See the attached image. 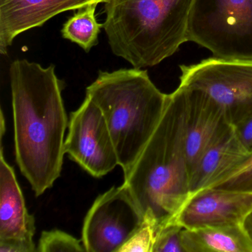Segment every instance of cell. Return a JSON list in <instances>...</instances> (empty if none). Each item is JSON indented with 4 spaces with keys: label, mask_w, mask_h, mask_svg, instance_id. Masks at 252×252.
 <instances>
[{
    "label": "cell",
    "mask_w": 252,
    "mask_h": 252,
    "mask_svg": "<svg viewBox=\"0 0 252 252\" xmlns=\"http://www.w3.org/2000/svg\"><path fill=\"white\" fill-rule=\"evenodd\" d=\"M16 160L22 174L40 196L60 178L68 120L63 81L55 66L26 60L10 66Z\"/></svg>",
    "instance_id": "cell-1"
},
{
    "label": "cell",
    "mask_w": 252,
    "mask_h": 252,
    "mask_svg": "<svg viewBox=\"0 0 252 252\" xmlns=\"http://www.w3.org/2000/svg\"><path fill=\"white\" fill-rule=\"evenodd\" d=\"M185 127V95L178 88L168 95L158 125L125 178L145 220L158 231L170 222L190 196Z\"/></svg>",
    "instance_id": "cell-2"
},
{
    "label": "cell",
    "mask_w": 252,
    "mask_h": 252,
    "mask_svg": "<svg viewBox=\"0 0 252 252\" xmlns=\"http://www.w3.org/2000/svg\"><path fill=\"white\" fill-rule=\"evenodd\" d=\"M193 0H107L103 29L113 54L133 67H154L188 42Z\"/></svg>",
    "instance_id": "cell-3"
},
{
    "label": "cell",
    "mask_w": 252,
    "mask_h": 252,
    "mask_svg": "<svg viewBox=\"0 0 252 252\" xmlns=\"http://www.w3.org/2000/svg\"><path fill=\"white\" fill-rule=\"evenodd\" d=\"M86 95L104 115L126 178L158 125L169 95L156 88L147 70L135 67L100 71Z\"/></svg>",
    "instance_id": "cell-4"
},
{
    "label": "cell",
    "mask_w": 252,
    "mask_h": 252,
    "mask_svg": "<svg viewBox=\"0 0 252 252\" xmlns=\"http://www.w3.org/2000/svg\"><path fill=\"white\" fill-rule=\"evenodd\" d=\"M187 38L216 58L252 62V0H193Z\"/></svg>",
    "instance_id": "cell-5"
},
{
    "label": "cell",
    "mask_w": 252,
    "mask_h": 252,
    "mask_svg": "<svg viewBox=\"0 0 252 252\" xmlns=\"http://www.w3.org/2000/svg\"><path fill=\"white\" fill-rule=\"evenodd\" d=\"M180 69L179 86L204 94L234 127L252 116V62L213 57Z\"/></svg>",
    "instance_id": "cell-6"
},
{
    "label": "cell",
    "mask_w": 252,
    "mask_h": 252,
    "mask_svg": "<svg viewBox=\"0 0 252 252\" xmlns=\"http://www.w3.org/2000/svg\"><path fill=\"white\" fill-rule=\"evenodd\" d=\"M145 222L125 184L100 194L84 220L82 242L87 252H119Z\"/></svg>",
    "instance_id": "cell-7"
},
{
    "label": "cell",
    "mask_w": 252,
    "mask_h": 252,
    "mask_svg": "<svg viewBox=\"0 0 252 252\" xmlns=\"http://www.w3.org/2000/svg\"><path fill=\"white\" fill-rule=\"evenodd\" d=\"M64 152L95 178L104 176L119 165L104 115L88 95L70 115Z\"/></svg>",
    "instance_id": "cell-8"
},
{
    "label": "cell",
    "mask_w": 252,
    "mask_h": 252,
    "mask_svg": "<svg viewBox=\"0 0 252 252\" xmlns=\"http://www.w3.org/2000/svg\"><path fill=\"white\" fill-rule=\"evenodd\" d=\"M251 210L252 192L204 189L190 196L169 224L186 229L241 225Z\"/></svg>",
    "instance_id": "cell-9"
},
{
    "label": "cell",
    "mask_w": 252,
    "mask_h": 252,
    "mask_svg": "<svg viewBox=\"0 0 252 252\" xmlns=\"http://www.w3.org/2000/svg\"><path fill=\"white\" fill-rule=\"evenodd\" d=\"M178 88L186 98L185 149L190 173L205 152L233 126L223 110L204 94Z\"/></svg>",
    "instance_id": "cell-10"
},
{
    "label": "cell",
    "mask_w": 252,
    "mask_h": 252,
    "mask_svg": "<svg viewBox=\"0 0 252 252\" xmlns=\"http://www.w3.org/2000/svg\"><path fill=\"white\" fill-rule=\"evenodd\" d=\"M90 0H0V53L20 33L41 27L55 16L91 4Z\"/></svg>",
    "instance_id": "cell-11"
},
{
    "label": "cell",
    "mask_w": 252,
    "mask_h": 252,
    "mask_svg": "<svg viewBox=\"0 0 252 252\" xmlns=\"http://www.w3.org/2000/svg\"><path fill=\"white\" fill-rule=\"evenodd\" d=\"M35 218L29 214L14 169L4 158L2 138L0 150V242L20 243L36 252L33 237Z\"/></svg>",
    "instance_id": "cell-12"
},
{
    "label": "cell",
    "mask_w": 252,
    "mask_h": 252,
    "mask_svg": "<svg viewBox=\"0 0 252 252\" xmlns=\"http://www.w3.org/2000/svg\"><path fill=\"white\" fill-rule=\"evenodd\" d=\"M250 155L233 126L205 152L190 171V196L209 188L222 179L244 162Z\"/></svg>",
    "instance_id": "cell-13"
},
{
    "label": "cell",
    "mask_w": 252,
    "mask_h": 252,
    "mask_svg": "<svg viewBox=\"0 0 252 252\" xmlns=\"http://www.w3.org/2000/svg\"><path fill=\"white\" fill-rule=\"evenodd\" d=\"M181 242L184 252H252L241 225L183 228Z\"/></svg>",
    "instance_id": "cell-14"
},
{
    "label": "cell",
    "mask_w": 252,
    "mask_h": 252,
    "mask_svg": "<svg viewBox=\"0 0 252 252\" xmlns=\"http://www.w3.org/2000/svg\"><path fill=\"white\" fill-rule=\"evenodd\" d=\"M98 3H91L78 9L63 26L62 35L64 39L77 44L87 53L98 43V35L103 24L97 22L95 10Z\"/></svg>",
    "instance_id": "cell-15"
},
{
    "label": "cell",
    "mask_w": 252,
    "mask_h": 252,
    "mask_svg": "<svg viewBox=\"0 0 252 252\" xmlns=\"http://www.w3.org/2000/svg\"><path fill=\"white\" fill-rule=\"evenodd\" d=\"M36 252H86L80 240L61 230L42 231Z\"/></svg>",
    "instance_id": "cell-16"
},
{
    "label": "cell",
    "mask_w": 252,
    "mask_h": 252,
    "mask_svg": "<svg viewBox=\"0 0 252 252\" xmlns=\"http://www.w3.org/2000/svg\"><path fill=\"white\" fill-rule=\"evenodd\" d=\"M209 188L252 192V153L241 164Z\"/></svg>",
    "instance_id": "cell-17"
},
{
    "label": "cell",
    "mask_w": 252,
    "mask_h": 252,
    "mask_svg": "<svg viewBox=\"0 0 252 252\" xmlns=\"http://www.w3.org/2000/svg\"><path fill=\"white\" fill-rule=\"evenodd\" d=\"M182 227L168 224L156 234L153 252H184L181 242Z\"/></svg>",
    "instance_id": "cell-18"
},
{
    "label": "cell",
    "mask_w": 252,
    "mask_h": 252,
    "mask_svg": "<svg viewBox=\"0 0 252 252\" xmlns=\"http://www.w3.org/2000/svg\"><path fill=\"white\" fill-rule=\"evenodd\" d=\"M157 234V228L146 221L144 225L132 236L119 250V252H153Z\"/></svg>",
    "instance_id": "cell-19"
},
{
    "label": "cell",
    "mask_w": 252,
    "mask_h": 252,
    "mask_svg": "<svg viewBox=\"0 0 252 252\" xmlns=\"http://www.w3.org/2000/svg\"><path fill=\"white\" fill-rule=\"evenodd\" d=\"M237 136L246 150L252 153V116L235 127Z\"/></svg>",
    "instance_id": "cell-20"
},
{
    "label": "cell",
    "mask_w": 252,
    "mask_h": 252,
    "mask_svg": "<svg viewBox=\"0 0 252 252\" xmlns=\"http://www.w3.org/2000/svg\"><path fill=\"white\" fill-rule=\"evenodd\" d=\"M241 226L247 235L248 238L252 243V210H251L250 212L246 215L241 223Z\"/></svg>",
    "instance_id": "cell-21"
},
{
    "label": "cell",
    "mask_w": 252,
    "mask_h": 252,
    "mask_svg": "<svg viewBox=\"0 0 252 252\" xmlns=\"http://www.w3.org/2000/svg\"><path fill=\"white\" fill-rule=\"evenodd\" d=\"M107 0H90L92 3H105Z\"/></svg>",
    "instance_id": "cell-22"
}]
</instances>
